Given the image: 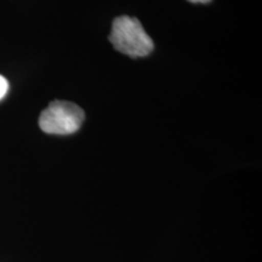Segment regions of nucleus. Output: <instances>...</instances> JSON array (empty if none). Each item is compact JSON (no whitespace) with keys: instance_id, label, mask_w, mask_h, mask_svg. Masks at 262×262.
I'll use <instances>...</instances> for the list:
<instances>
[{"instance_id":"f257e3e1","label":"nucleus","mask_w":262,"mask_h":262,"mask_svg":"<svg viewBox=\"0 0 262 262\" xmlns=\"http://www.w3.org/2000/svg\"><path fill=\"white\" fill-rule=\"evenodd\" d=\"M110 40L116 50L130 57H143L153 50V40L137 18L119 16L114 19Z\"/></svg>"},{"instance_id":"20e7f679","label":"nucleus","mask_w":262,"mask_h":262,"mask_svg":"<svg viewBox=\"0 0 262 262\" xmlns=\"http://www.w3.org/2000/svg\"><path fill=\"white\" fill-rule=\"evenodd\" d=\"M188 2L194 3V4H206V3H210L211 0H188Z\"/></svg>"},{"instance_id":"7ed1b4c3","label":"nucleus","mask_w":262,"mask_h":262,"mask_svg":"<svg viewBox=\"0 0 262 262\" xmlns=\"http://www.w3.org/2000/svg\"><path fill=\"white\" fill-rule=\"evenodd\" d=\"M9 91V81L5 77L0 75V100H3L6 96Z\"/></svg>"},{"instance_id":"f03ea898","label":"nucleus","mask_w":262,"mask_h":262,"mask_svg":"<svg viewBox=\"0 0 262 262\" xmlns=\"http://www.w3.org/2000/svg\"><path fill=\"white\" fill-rule=\"evenodd\" d=\"M84 111L68 101H54L39 117V126L51 135H70L80 129Z\"/></svg>"}]
</instances>
